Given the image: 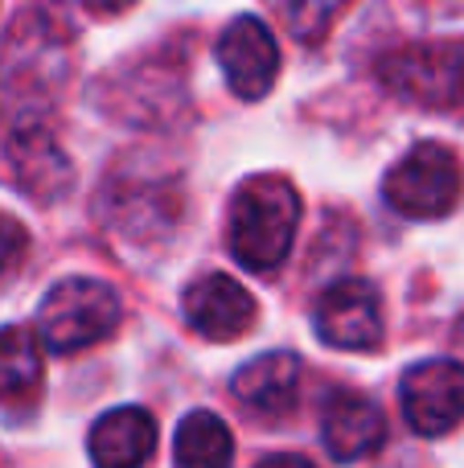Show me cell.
<instances>
[{
  "label": "cell",
  "instance_id": "obj_17",
  "mask_svg": "<svg viewBox=\"0 0 464 468\" xmlns=\"http://www.w3.org/2000/svg\"><path fill=\"white\" fill-rule=\"evenodd\" d=\"M255 468H317V464L301 452H271V456H263Z\"/></svg>",
  "mask_w": 464,
  "mask_h": 468
},
{
  "label": "cell",
  "instance_id": "obj_7",
  "mask_svg": "<svg viewBox=\"0 0 464 468\" xmlns=\"http://www.w3.org/2000/svg\"><path fill=\"white\" fill-rule=\"evenodd\" d=\"M218 62L230 90L238 99H247V103H255V99H263L276 87V74H279L276 33L268 29V21H259L251 13L235 16L218 37Z\"/></svg>",
  "mask_w": 464,
  "mask_h": 468
},
{
  "label": "cell",
  "instance_id": "obj_6",
  "mask_svg": "<svg viewBox=\"0 0 464 468\" xmlns=\"http://www.w3.org/2000/svg\"><path fill=\"white\" fill-rule=\"evenodd\" d=\"M403 420L419 436H448L464 420V362L432 357L403 374L399 382Z\"/></svg>",
  "mask_w": 464,
  "mask_h": 468
},
{
  "label": "cell",
  "instance_id": "obj_10",
  "mask_svg": "<svg viewBox=\"0 0 464 468\" xmlns=\"http://www.w3.org/2000/svg\"><path fill=\"white\" fill-rule=\"evenodd\" d=\"M301 357L296 354H263L255 362H247L243 370L230 378L235 399L247 411L263 415V420H284L301 399Z\"/></svg>",
  "mask_w": 464,
  "mask_h": 468
},
{
  "label": "cell",
  "instance_id": "obj_13",
  "mask_svg": "<svg viewBox=\"0 0 464 468\" xmlns=\"http://www.w3.org/2000/svg\"><path fill=\"white\" fill-rule=\"evenodd\" d=\"M41 337L29 324L0 329V403H29L41 390Z\"/></svg>",
  "mask_w": 464,
  "mask_h": 468
},
{
  "label": "cell",
  "instance_id": "obj_11",
  "mask_svg": "<svg viewBox=\"0 0 464 468\" xmlns=\"http://www.w3.org/2000/svg\"><path fill=\"white\" fill-rule=\"evenodd\" d=\"M87 452L95 468H144L156 452V420L144 407H115L90 428Z\"/></svg>",
  "mask_w": 464,
  "mask_h": 468
},
{
  "label": "cell",
  "instance_id": "obj_9",
  "mask_svg": "<svg viewBox=\"0 0 464 468\" xmlns=\"http://www.w3.org/2000/svg\"><path fill=\"white\" fill-rule=\"evenodd\" d=\"M321 440H325L329 456L342 464L374 456L386 444L383 407L358 390H337V395H329L325 415H321Z\"/></svg>",
  "mask_w": 464,
  "mask_h": 468
},
{
  "label": "cell",
  "instance_id": "obj_8",
  "mask_svg": "<svg viewBox=\"0 0 464 468\" xmlns=\"http://www.w3.org/2000/svg\"><path fill=\"white\" fill-rule=\"evenodd\" d=\"M185 321L194 333H202L206 341H235L259 316L255 296L227 271H206L202 280L189 283L185 292Z\"/></svg>",
  "mask_w": 464,
  "mask_h": 468
},
{
  "label": "cell",
  "instance_id": "obj_1",
  "mask_svg": "<svg viewBox=\"0 0 464 468\" xmlns=\"http://www.w3.org/2000/svg\"><path fill=\"white\" fill-rule=\"evenodd\" d=\"M301 227V194L288 177H251L230 202L227 242L247 271H271L288 259Z\"/></svg>",
  "mask_w": 464,
  "mask_h": 468
},
{
  "label": "cell",
  "instance_id": "obj_15",
  "mask_svg": "<svg viewBox=\"0 0 464 468\" xmlns=\"http://www.w3.org/2000/svg\"><path fill=\"white\" fill-rule=\"evenodd\" d=\"M271 8L279 25L304 46H317L329 37V29L337 25V16L350 8V0H263Z\"/></svg>",
  "mask_w": 464,
  "mask_h": 468
},
{
  "label": "cell",
  "instance_id": "obj_14",
  "mask_svg": "<svg viewBox=\"0 0 464 468\" xmlns=\"http://www.w3.org/2000/svg\"><path fill=\"white\" fill-rule=\"evenodd\" d=\"M173 464L177 468H230L235 440L214 411H189L173 436Z\"/></svg>",
  "mask_w": 464,
  "mask_h": 468
},
{
  "label": "cell",
  "instance_id": "obj_3",
  "mask_svg": "<svg viewBox=\"0 0 464 468\" xmlns=\"http://www.w3.org/2000/svg\"><path fill=\"white\" fill-rule=\"evenodd\" d=\"M378 79L403 103L448 112L464 107V37L411 41L378 62Z\"/></svg>",
  "mask_w": 464,
  "mask_h": 468
},
{
  "label": "cell",
  "instance_id": "obj_5",
  "mask_svg": "<svg viewBox=\"0 0 464 468\" xmlns=\"http://www.w3.org/2000/svg\"><path fill=\"white\" fill-rule=\"evenodd\" d=\"M312 329L325 346L366 354L383 346V296L366 280H337L312 308Z\"/></svg>",
  "mask_w": 464,
  "mask_h": 468
},
{
  "label": "cell",
  "instance_id": "obj_4",
  "mask_svg": "<svg viewBox=\"0 0 464 468\" xmlns=\"http://www.w3.org/2000/svg\"><path fill=\"white\" fill-rule=\"evenodd\" d=\"M464 169L448 144H416L383 181V194L403 218H444L457 210Z\"/></svg>",
  "mask_w": 464,
  "mask_h": 468
},
{
  "label": "cell",
  "instance_id": "obj_18",
  "mask_svg": "<svg viewBox=\"0 0 464 468\" xmlns=\"http://www.w3.org/2000/svg\"><path fill=\"white\" fill-rule=\"evenodd\" d=\"M82 5H87L90 13H99V16H115V13H123V8H132L136 0H82Z\"/></svg>",
  "mask_w": 464,
  "mask_h": 468
},
{
  "label": "cell",
  "instance_id": "obj_16",
  "mask_svg": "<svg viewBox=\"0 0 464 468\" xmlns=\"http://www.w3.org/2000/svg\"><path fill=\"white\" fill-rule=\"evenodd\" d=\"M25 250H29V234L16 218H8V214H0V275L13 271L16 263L25 259Z\"/></svg>",
  "mask_w": 464,
  "mask_h": 468
},
{
  "label": "cell",
  "instance_id": "obj_12",
  "mask_svg": "<svg viewBox=\"0 0 464 468\" xmlns=\"http://www.w3.org/2000/svg\"><path fill=\"white\" fill-rule=\"evenodd\" d=\"M8 161H13L16 181L25 186V194L33 197H54L70 186V161L62 156V148L46 136L33 123H21V128L8 136Z\"/></svg>",
  "mask_w": 464,
  "mask_h": 468
},
{
  "label": "cell",
  "instance_id": "obj_2",
  "mask_svg": "<svg viewBox=\"0 0 464 468\" xmlns=\"http://www.w3.org/2000/svg\"><path fill=\"white\" fill-rule=\"evenodd\" d=\"M120 296L111 283L90 280V275H70L54 283L37 308V337L54 354H79L87 346L107 341L120 329Z\"/></svg>",
  "mask_w": 464,
  "mask_h": 468
}]
</instances>
